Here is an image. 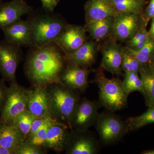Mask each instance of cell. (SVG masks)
<instances>
[{"instance_id": "cell-1", "label": "cell", "mask_w": 154, "mask_h": 154, "mask_svg": "<svg viewBox=\"0 0 154 154\" xmlns=\"http://www.w3.org/2000/svg\"><path fill=\"white\" fill-rule=\"evenodd\" d=\"M66 63L64 53L55 42L33 46L25 58L24 72L32 86L48 87L60 84V75Z\"/></svg>"}, {"instance_id": "cell-2", "label": "cell", "mask_w": 154, "mask_h": 154, "mask_svg": "<svg viewBox=\"0 0 154 154\" xmlns=\"http://www.w3.org/2000/svg\"><path fill=\"white\" fill-rule=\"evenodd\" d=\"M50 112L55 121L67 125L80 99L77 91L60 84L48 87Z\"/></svg>"}, {"instance_id": "cell-3", "label": "cell", "mask_w": 154, "mask_h": 154, "mask_svg": "<svg viewBox=\"0 0 154 154\" xmlns=\"http://www.w3.org/2000/svg\"><path fill=\"white\" fill-rule=\"evenodd\" d=\"M28 20L32 30L33 46L54 42L67 25L61 17L51 12L32 15Z\"/></svg>"}, {"instance_id": "cell-4", "label": "cell", "mask_w": 154, "mask_h": 154, "mask_svg": "<svg viewBox=\"0 0 154 154\" xmlns=\"http://www.w3.org/2000/svg\"><path fill=\"white\" fill-rule=\"evenodd\" d=\"M99 89L100 106L108 111L115 112L127 105V97L123 91L122 81L118 78L109 79L99 72L94 80Z\"/></svg>"}, {"instance_id": "cell-5", "label": "cell", "mask_w": 154, "mask_h": 154, "mask_svg": "<svg viewBox=\"0 0 154 154\" xmlns=\"http://www.w3.org/2000/svg\"><path fill=\"white\" fill-rule=\"evenodd\" d=\"M107 111L99 113L94 125L102 143L109 145L120 140L127 131L125 122L120 116Z\"/></svg>"}, {"instance_id": "cell-6", "label": "cell", "mask_w": 154, "mask_h": 154, "mask_svg": "<svg viewBox=\"0 0 154 154\" xmlns=\"http://www.w3.org/2000/svg\"><path fill=\"white\" fill-rule=\"evenodd\" d=\"M22 59L21 47L5 39L0 41V73L5 82H17L16 72Z\"/></svg>"}, {"instance_id": "cell-7", "label": "cell", "mask_w": 154, "mask_h": 154, "mask_svg": "<svg viewBox=\"0 0 154 154\" xmlns=\"http://www.w3.org/2000/svg\"><path fill=\"white\" fill-rule=\"evenodd\" d=\"M99 102L86 98L80 99L70 119V130L83 132L95 125L100 107Z\"/></svg>"}, {"instance_id": "cell-8", "label": "cell", "mask_w": 154, "mask_h": 154, "mask_svg": "<svg viewBox=\"0 0 154 154\" xmlns=\"http://www.w3.org/2000/svg\"><path fill=\"white\" fill-rule=\"evenodd\" d=\"M28 90L17 83H10L8 99L0 113V121L11 122L27 110Z\"/></svg>"}, {"instance_id": "cell-9", "label": "cell", "mask_w": 154, "mask_h": 154, "mask_svg": "<svg viewBox=\"0 0 154 154\" xmlns=\"http://www.w3.org/2000/svg\"><path fill=\"white\" fill-rule=\"evenodd\" d=\"M97 139L89 131L83 132L70 130L64 152L67 154H96L99 152Z\"/></svg>"}, {"instance_id": "cell-10", "label": "cell", "mask_w": 154, "mask_h": 154, "mask_svg": "<svg viewBox=\"0 0 154 154\" xmlns=\"http://www.w3.org/2000/svg\"><path fill=\"white\" fill-rule=\"evenodd\" d=\"M140 14L118 13L114 17L112 32L120 41H129L143 25Z\"/></svg>"}, {"instance_id": "cell-11", "label": "cell", "mask_w": 154, "mask_h": 154, "mask_svg": "<svg viewBox=\"0 0 154 154\" xmlns=\"http://www.w3.org/2000/svg\"><path fill=\"white\" fill-rule=\"evenodd\" d=\"M86 32L85 27L67 24L54 42L59 46L64 53H70L87 41Z\"/></svg>"}, {"instance_id": "cell-12", "label": "cell", "mask_w": 154, "mask_h": 154, "mask_svg": "<svg viewBox=\"0 0 154 154\" xmlns=\"http://www.w3.org/2000/svg\"><path fill=\"white\" fill-rule=\"evenodd\" d=\"M33 8L24 0H12L0 4V29L3 30L21 19L22 16L30 14Z\"/></svg>"}, {"instance_id": "cell-13", "label": "cell", "mask_w": 154, "mask_h": 154, "mask_svg": "<svg viewBox=\"0 0 154 154\" xmlns=\"http://www.w3.org/2000/svg\"><path fill=\"white\" fill-rule=\"evenodd\" d=\"M6 40L22 47L34 45L33 34L29 20L20 19L3 30Z\"/></svg>"}, {"instance_id": "cell-14", "label": "cell", "mask_w": 154, "mask_h": 154, "mask_svg": "<svg viewBox=\"0 0 154 154\" xmlns=\"http://www.w3.org/2000/svg\"><path fill=\"white\" fill-rule=\"evenodd\" d=\"M88 68L67 62L60 77L61 85L75 91H85L88 85Z\"/></svg>"}, {"instance_id": "cell-15", "label": "cell", "mask_w": 154, "mask_h": 154, "mask_svg": "<svg viewBox=\"0 0 154 154\" xmlns=\"http://www.w3.org/2000/svg\"><path fill=\"white\" fill-rule=\"evenodd\" d=\"M28 94L27 110L36 117L51 115L48 87L32 86Z\"/></svg>"}, {"instance_id": "cell-16", "label": "cell", "mask_w": 154, "mask_h": 154, "mask_svg": "<svg viewBox=\"0 0 154 154\" xmlns=\"http://www.w3.org/2000/svg\"><path fill=\"white\" fill-rule=\"evenodd\" d=\"M69 129V126L64 123L58 122L51 123L48 131L45 149L57 153L64 152L68 140Z\"/></svg>"}, {"instance_id": "cell-17", "label": "cell", "mask_w": 154, "mask_h": 154, "mask_svg": "<svg viewBox=\"0 0 154 154\" xmlns=\"http://www.w3.org/2000/svg\"><path fill=\"white\" fill-rule=\"evenodd\" d=\"M26 140L25 136L12 122L0 121V145L16 154Z\"/></svg>"}, {"instance_id": "cell-18", "label": "cell", "mask_w": 154, "mask_h": 154, "mask_svg": "<svg viewBox=\"0 0 154 154\" xmlns=\"http://www.w3.org/2000/svg\"><path fill=\"white\" fill-rule=\"evenodd\" d=\"M86 22L115 17L118 14L111 0H89L85 5Z\"/></svg>"}, {"instance_id": "cell-19", "label": "cell", "mask_w": 154, "mask_h": 154, "mask_svg": "<svg viewBox=\"0 0 154 154\" xmlns=\"http://www.w3.org/2000/svg\"><path fill=\"white\" fill-rule=\"evenodd\" d=\"M96 45L93 41H86L78 49L70 53L64 54L67 62L75 64L88 68L96 60Z\"/></svg>"}, {"instance_id": "cell-20", "label": "cell", "mask_w": 154, "mask_h": 154, "mask_svg": "<svg viewBox=\"0 0 154 154\" xmlns=\"http://www.w3.org/2000/svg\"><path fill=\"white\" fill-rule=\"evenodd\" d=\"M101 67L113 74H122V49L115 43L108 44L102 51Z\"/></svg>"}, {"instance_id": "cell-21", "label": "cell", "mask_w": 154, "mask_h": 154, "mask_svg": "<svg viewBox=\"0 0 154 154\" xmlns=\"http://www.w3.org/2000/svg\"><path fill=\"white\" fill-rule=\"evenodd\" d=\"M114 17L87 22L85 27L86 32H88L95 40L99 41L104 39L112 32Z\"/></svg>"}, {"instance_id": "cell-22", "label": "cell", "mask_w": 154, "mask_h": 154, "mask_svg": "<svg viewBox=\"0 0 154 154\" xmlns=\"http://www.w3.org/2000/svg\"><path fill=\"white\" fill-rule=\"evenodd\" d=\"M127 132L141 128L148 125L154 123V105L149 106L145 113L134 117H130L125 121Z\"/></svg>"}, {"instance_id": "cell-23", "label": "cell", "mask_w": 154, "mask_h": 154, "mask_svg": "<svg viewBox=\"0 0 154 154\" xmlns=\"http://www.w3.org/2000/svg\"><path fill=\"white\" fill-rule=\"evenodd\" d=\"M124 79L122 81L123 91L126 96L135 91H139L143 94V84L138 73L135 72H125Z\"/></svg>"}, {"instance_id": "cell-24", "label": "cell", "mask_w": 154, "mask_h": 154, "mask_svg": "<svg viewBox=\"0 0 154 154\" xmlns=\"http://www.w3.org/2000/svg\"><path fill=\"white\" fill-rule=\"evenodd\" d=\"M142 80L143 87V95L148 107L154 103V77L144 68L139 73Z\"/></svg>"}, {"instance_id": "cell-25", "label": "cell", "mask_w": 154, "mask_h": 154, "mask_svg": "<svg viewBox=\"0 0 154 154\" xmlns=\"http://www.w3.org/2000/svg\"><path fill=\"white\" fill-rule=\"evenodd\" d=\"M118 13L140 14L144 6L143 0H111Z\"/></svg>"}, {"instance_id": "cell-26", "label": "cell", "mask_w": 154, "mask_h": 154, "mask_svg": "<svg viewBox=\"0 0 154 154\" xmlns=\"http://www.w3.org/2000/svg\"><path fill=\"white\" fill-rule=\"evenodd\" d=\"M126 50L145 66L154 57V40L149 38L143 47L138 50H134L128 48H127Z\"/></svg>"}, {"instance_id": "cell-27", "label": "cell", "mask_w": 154, "mask_h": 154, "mask_svg": "<svg viewBox=\"0 0 154 154\" xmlns=\"http://www.w3.org/2000/svg\"><path fill=\"white\" fill-rule=\"evenodd\" d=\"M36 117L28 110H26L18 115L13 121L11 122L25 136L27 140L32 123Z\"/></svg>"}, {"instance_id": "cell-28", "label": "cell", "mask_w": 154, "mask_h": 154, "mask_svg": "<svg viewBox=\"0 0 154 154\" xmlns=\"http://www.w3.org/2000/svg\"><path fill=\"white\" fill-rule=\"evenodd\" d=\"M144 67V65L140 62L126 49L122 50V69L125 72L139 73Z\"/></svg>"}, {"instance_id": "cell-29", "label": "cell", "mask_w": 154, "mask_h": 154, "mask_svg": "<svg viewBox=\"0 0 154 154\" xmlns=\"http://www.w3.org/2000/svg\"><path fill=\"white\" fill-rule=\"evenodd\" d=\"M150 38L148 31L144 26H143L128 41L127 48L138 50L143 47Z\"/></svg>"}, {"instance_id": "cell-30", "label": "cell", "mask_w": 154, "mask_h": 154, "mask_svg": "<svg viewBox=\"0 0 154 154\" xmlns=\"http://www.w3.org/2000/svg\"><path fill=\"white\" fill-rule=\"evenodd\" d=\"M55 122L48 123L45 125L33 135L32 137L29 139L26 140H28L33 145L45 149V145L46 139H47V133L48 128H49L51 124Z\"/></svg>"}, {"instance_id": "cell-31", "label": "cell", "mask_w": 154, "mask_h": 154, "mask_svg": "<svg viewBox=\"0 0 154 154\" xmlns=\"http://www.w3.org/2000/svg\"><path fill=\"white\" fill-rule=\"evenodd\" d=\"M50 115H46L36 117L33 120L31 129L27 139H29L42 127L48 123L55 122Z\"/></svg>"}, {"instance_id": "cell-32", "label": "cell", "mask_w": 154, "mask_h": 154, "mask_svg": "<svg viewBox=\"0 0 154 154\" xmlns=\"http://www.w3.org/2000/svg\"><path fill=\"white\" fill-rule=\"evenodd\" d=\"M46 149L33 145L26 140L21 147L17 150L16 154H47Z\"/></svg>"}, {"instance_id": "cell-33", "label": "cell", "mask_w": 154, "mask_h": 154, "mask_svg": "<svg viewBox=\"0 0 154 154\" xmlns=\"http://www.w3.org/2000/svg\"><path fill=\"white\" fill-rule=\"evenodd\" d=\"M9 87L6 85L2 78L0 79V113L2 111L8 99Z\"/></svg>"}, {"instance_id": "cell-34", "label": "cell", "mask_w": 154, "mask_h": 154, "mask_svg": "<svg viewBox=\"0 0 154 154\" xmlns=\"http://www.w3.org/2000/svg\"><path fill=\"white\" fill-rule=\"evenodd\" d=\"M40 1L45 11L52 13L57 6L60 0H40Z\"/></svg>"}, {"instance_id": "cell-35", "label": "cell", "mask_w": 154, "mask_h": 154, "mask_svg": "<svg viewBox=\"0 0 154 154\" xmlns=\"http://www.w3.org/2000/svg\"><path fill=\"white\" fill-rule=\"evenodd\" d=\"M145 16V22L154 17V0H151L146 10Z\"/></svg>"}, {"instance_id": "cell-36", "label": "cell", "mask_w": 154, "mask_h": 154, "mask_svg": "<svg viewBox=\"0 0 154 154\" xmlns=\"http://www.w3.org/2000/svg\"><path fill=\"white\" fill-rule=\"evenodd\" d=\"M144 69L154 77V57L145 65Z\"/></svg>"}, {"instance_id": "cell-37", "label": "cell", "mask_w": 154, "mask_h": 154, "mask_svg": "<svg viewBox=\"0 0 154 154\" xmlns=\"http://www.w3.org/2000/svg\"><path fill=\"white\" fill-rule=\"evenodd\" d=\"M148 33L150 38L154 40V17L152 19L151 25Z\"/></svg>"}, {"instance_id": "cell-38", "label": "cell", "mask_w": 154, "mask_h": 154, "mask_svg": "<svg viewBox=\"0 0 154 154\" xmlns=\"http://www.w3.org/2000/svg\"><path fill=\"white\" fill-rule=\"evenodd\" d=\"M0 154H14L11 150L0 145Z\"/></svg>"}, {"instance_id": "cell-39", "label": "cell", "mask_w": 154, "mask_h": 154, "mask_svg": "<svg viewBox=\"0 0 154 154\" xmlns=\"http://www.w3.org/2000/svg\"><path fill=\"white\" fill-rule=\"evenodd\" d=\"M141 154H154V149H153L148 150H146L141 153Z\"/></svg>"}, {"instance_id": "cell-40", "label": "cell", "mask_w": 154, "mask_h": 154, "mask_svg": "<svg viewBox=\"0 0 154 154\" xmlns=\"http://www.w3.org/2000/svg\"><path fill=\"white\" fill-rule=\"evenodd\" d=\"M2 0H0V4H1V2H2Z\"/></svg>"}, {"instance_id": "cell-41", "label": "cell", "mask_w": 154, "mask_h": 154, "mask_svg": "<svg viewBox=\"0 0 154 154\" xmlns=\"http://www.w3.org/2000/svg\"><path fill=\"white\" fill-rule=\"evenodd\" d=\"M154 105V104H153V105Z\"/></svg>"}]
</instances>
